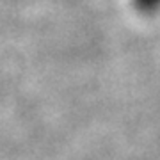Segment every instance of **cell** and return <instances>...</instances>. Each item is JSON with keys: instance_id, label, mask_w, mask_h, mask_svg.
<instances>
[{"instance_id": "1", "label": "cell", "mask_w": 160, "mask_h": 160, "mask_svg": "<svg viewBox=\"0 0 160 160\" xmlns=\"http://www.w3.org/2000/svg\"><path fill=\"white\" fill-rule=\"evenodd\" d=\"M133 6L144 14H153L160 9V0H133Z\"/></svg>"}]
</instances>
